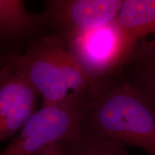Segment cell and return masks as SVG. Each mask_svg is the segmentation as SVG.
<instances>
[{
	"label": "cell",
	"mask_w": 155,
	"mask_h": 155,
	"mask_svg": "<svg viewBox=\"0 0 155 155\" xmlns=\"http://www.w3.org/2000/svg\"><path fill=\"white\" fill-rule=\"evenodd\" d=\"M42 20L29 12L23 0H0V45L30 35Z\"/></svg>",
	"instance_id": "9c48e42d"
},
{
	"label": "cell",
	"mask_w": 155,
	"mask_h": 155,
	"mask_svg": "<svg viewBox=\"0 0 155 155\" xmlns=\"http://www.w3.org/2000/svg\"><path fill=\"white\" fill-rule=\"evenodd\" d=\"M0 80V143L15 136L37 110L40 96L12 64Z\"/></svg>",
	"instance_id": "5b68a950"
},
{
	"label": "cell",
	"mask_w": 155,
	"mask_h": 155,
	"mask_svg": "<svg viewBox=\"0 0 155 155\" xmlns=\"http://www.w3.org/2000/svg\"><path fill=\"white\" fill-rule=\"evenodd\" d=\"M81 129L155 155V112L116 74L98 81Z\"/></svg>",
	"instance_id": "6da1fadb"
},
{
	"label": "cell",
	"mask_w": 155,
	"mask_h": 155,
	"mask_svg": "<svg viewBox=\"0 0 155 155\" xmlns=\"http://www.w3.org/2000/svg\"><path fill=\"white\" fill-rule=\"evenodd\" d=\"M125 0H64L48 9L44 20L50 21L64 35L79 30L98 28L114 20Z\"/></svg>",
	"instance_id": "8992f818"
},
{
	"label": "cell",
	"mask_w": 155,
	"mask_h": 155,
	"mask_svg": "<svg viewBox=\"0 0 155 155\" xmlns=\"http://www.w3.org/2000/svg\"><path fill=\"white\" fill-rule=\"evenodd\" d=\"M64 0H48V3H49V9H52L57 7L58 5H60L63 2Z\"/></svg>",
	"instance_id": "4fadbf2b"
},
{
	"label": "cell",
	"mask_w": 155,
	"mask_h": 155,
	"mask_svg": "<svg viewBox=\"0 0 155 155\" xmlns=\"http://www.w3.org/2000/svg\"><path fill=\"white\" fill-rule=\"evenodd\" d=\"M114 74L134 89L155 112V42L136 46Z\"/></svg>",
	"instance_id": "52a82bcc"
},
{
	"label": "cell",
	"mask_w": 155,
	"mask_h": 155,
	"mask_svg": "<svg viewBox=\"0 0 155 155\" xmlns=\"http://www.w3.org/2000/svg\"><path fill=\"white\" fill-rule=\"evenodd\" d=\"M34 155H68L66 139L50 143Z\"/></svg>",
	"instance_id": "8fae6325"
},
{
	"label": "cell",
	"mask_w": 155,
	"mask_h": 155,
	"mask_svg": "<svg viewBox=\"0 0 155 155\" xmlns=\"http://www.w3.org/2000/svg\"><path fill=\"white\" fill-rule=\"evenodd\" d=\"M116 20L136 46L155 42V0H125Z\"/></svg>",
	"instance_id": "ba28073f"
},
{
	"label": "cell",
	"mask_w": 155,
	"mask_h": 155,
	"mask_svg": "<svg viewBox=\"0 0 155 155\" xmlns=\"http://www.w3.org/2000/svg\"><path fill=\"white\" fill-rule=\"evenodd\" d=\"M8 68V65L6 62L3 61H0V80H1L2 77L3 76L6 71Z\"/></svg>",
	"instance_id": "7c38bea8"
},
{
	"label": "cell",
	"mask_w": 155,
	"mask_h": 155,
	"mask_svg": "<svg viewBox=\"0 0 155 155\" xmlns=\"http://www.w3.org/2000/svg\"><path fill=\"white\" fill-rule=\"evenodd\" d=\"M1 59L12 64L35 89L42 106L90 91L94 85L58 34L36 39L23 53H9Z\"/></svg>",
	"instance_id": "7a4b0ae2"
},
{
	"label": "cell",
	"mask_w": 155,
	"mask_h": 155,
	"mask_svg": "<svg viewBox=\"0 0 155 155\" xmlns=\"http://www.w3.org/2000/svg\"><path fill=\"white\" fill-rule=\"evenodd\" d=\"M61 36L94 84L117 72L136 47L116 19L98 28Z\"/></svg>",
	"instance_id": "277c9868"
},
{
	"label": "cell",
	"mask_w": 155,
	"mask_h": 155,
	"mask_svg": "<svg viewBox=\"0 0 155 155\" xmlns=\"http://www.w3.org/2000/svg\"><path fill=\"white\" fill-rule=\"evenodd\" d=\"M91 104L90 94L86 91L42 106L0 155H34L50 143L68 139L80 129Z\"/></svg>",
	"instance_id": "3957f363"
},
{
	"label": "cell",
	"mask_w": 155,
	"mask_h": 155,
	"mask_svg": "<svg viewBox=\"0 0 155 155\" xmlns=\"http://www.w3.org/2000/svg\"><path fill=\"white\" fill-rule=\"evenodd\" d=\"M68 155H134L124 144L86 132L80 128L66 139Z\"/></svg>",
	"instance_id": "30bf717a"
}]
</instances>
